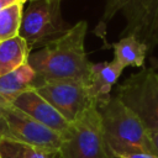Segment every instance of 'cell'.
Listing matches in <instances>:
<instances>
[{"mask_svg": "<svg viewBox=\"0 0 158 158\" xmlns=\"http://www.w3.org/2000/svg\"><path fill=\"white\" fill-rule=\"evenodd\" d=\"M86 28V22L79 21L54 42L30 53L27 63L36 73L33 89L54 80H74L90 85L93 63L84 49Z\"/></svg>", "mask_w": 158, "mask_h": 158, "instance_id": "1", "label": "cell"}, {"mask_svg": "<svg viewBox=\"0 0 158 158\" xmlns=\"http://www.w3.org/2000/svg\"><path fill=\"white\" fill-rule=\"evenodd\" d=\"M98 111L114 158L115 154L123 152H146L157 156L148 130L117 96H111L106 104L98 107Z\"/></svg>", "mask_w": 158, "mask_h": 158, "instance_id": "2", "label": "cell"}, {"mask_svg": "<svg viewBox=\"0 0 158 158\" xmlns=\"http://www.w3.org/2000/svg\"><path fill=\"white\" fill-rule=\"evenodd\" d=\"M60 1L28 0L22 14L19 36L26 41L30 51L48 46L70 28L62 17Z\"/></svg>", "mask_w": 158, "mask_h": 158, "instance_id": "3", "label": "cell"}, {"mask_svg": "<svg viewBox=\"0 0 158 158\" xmlns=\"http://www.w3.org/2000/svg\"><path fill=\"white\" fill-rule=\"evenodd\" d=\"M59 158H114L105 138L98 107L90 109L81 118L73 122L63 136Z\"/></svg>", "mask_w": 158, "mask_h": 158, "instance_id": "4", "label": "cell"}, {"mask_svg": "<svg viewBox=\"0 0 158 158\" xmlns=\"http://www.w3.org/2000/svg\"><path fill=\"white\" fill-rule=\"evenodd\" d=\"M116 96L131 109L148 131H158V79L152 68L132 74L117 86Z\"/></svg>", "mask_w": 158, "mask_h": 158, "instance_id": "5", "label": "cell"}, {"mask_svg": "<svg viewBox=\"0 0 158 158\" xmlns=\"http://www.w3.org/2000/svg\"><path fill=\"white\" fill-rule=\"evenodd\" d=\"M0 138L21 144L59 151L63 137L11 104L0 101Z\"/></svg>", "mask_w": 158, "mask_h": 158, "instance_id": "6", "label": "cell"}, {"mask_svg": "<svg viewBox=\"0 0 158 158\" xmlns=\"http://www.w3.org/2000/svg\"><path fill=\"white\" fill-rule=\"evenodd\" d=\"M121 11L126 19L123 36H135L148 49L158 44V0H106L104 21Z\"/></svg>", "mask_w": 158, "mask_h": 158, "instance_id": "7", "label": "cell"}, {"mask_svg": "<svg viewBox=\"0 0 158 158\" xmlns=\"http://www.w3.org/2000/svg\"><path fill=\"white\" fill-rule=\"evenodd\" d=\"M35 90L70 123L81 118L90 109L98 107L90 88L80 81H46Z\"/></svg>", "mask_w": 158, "mask_h": 158, "instance_id": "8", "label": "cell"}, {"mask_svg": "<svg viewBox=\"0 0 158 158\" xmlns=\"http://www.w3.org/2000/svg\"><path fill=\"white\" fill-rule=\"evenodd\" d=\"M21 110L41 125L57 132L62 137L69 131L72 123L67 121L47 100H44L35 89L27 90L21 94L11 104Z\"/></svg>", "mask_w": 158, "mask_h": 158, "instance_id": "9", "label": "cell"}, {"mask_svg": "<svg viewBox=\"0 0 158 158\" xmlns=\"http://www.w3.org/2000/svg\"><path fill=\"white\" fill-rule=\"evenodd\" d=\"M123 69L125 68L115 59H112L111 62L93 63L91 80L89 88L98 107L110 100L111 88L117 81Z\"/></svg>", "mask_w": 158, "mask_h": 158, "instance_id": "10", "label": "cell"}, {"mask_svg": "<svg viewBox=\"0 0 158 158\" xmlns=\"http://www.w3.org/2000/svg\"><path fill=\"white\" fill-rule=\"evenodd\" d=\"M35 79L36 73L28 63L7 74L0 75V101L12 104L21 94L33 89Z\"/></svg>", "mask_w": 158, "mask_h": 158, "instance_id": "11", "label": "cell"}, {"mask_svg": "<svg viewBox=\"0 0 158 158\" xmlns=\"http://www.w3.org/2000/svg\"><path fill=\"white\" fill-rule=\"evenodd\" d=\"M31 51L21 36L0 42V75L7 74L28 60Z\"/></svg>", "mask_w": 158, "mask_h": 158, "instance_id": "12", "label": "cell"}, {"mask_svg": "<svg viewBox=\"0 0 158 158\" xmlns=\"http://www.w3.org/2000/svg\"><path fill=\"white\" fill-rule=\"evenodd\" d=\"M114 59L123 68L126 67H142L149 51L147 44L136 38L135 36H123L118 42L112 43Z\"/></svg>", "mask_w": 158, "mask_h": 158, "instance_id": "13", "label": "cell"}, {"mask_svg": "<svg viewBox=\"0 0 158 158\" xmlns=\"http://www.w3.org/2000/svg\"><path fill=\"white\" fill-rule=\"evenodd\" d=\"M23 4H14L0 11V42L19 36Z\"/></svg>", "mask_w": 158, "mask_h": 158, "instance_id": "14", "label": "cell"}, {"mask_svg": "<svg viewBox=\"0 0 158 158\" xmlns=\"http://www.w3.org/2000/svg\"><path fill=\"white\" fill-rule=\"evenodd\" d=\"M25 144L0 138V156L1 158H23Z\"/></svg>", "mask_w": 158, "mask_h": 158, "instance_id": "15", "label": "cell"}, {"mask_svg": "<svg viewBox=\"0 0 158 158\" xmlns=\"http://www.w3.org/2000/svg\"><path fill=\"white\" fill-rule=\"evenodd\" d=\"M58 152L46 149V148H40V147H33V146H26L23 148V158H57Z\"/></svg>", "mask_w": 158, "mask_h": 158, "instance_id": "16", "label": "cell"}, {"mask_svg": "<svg viewBox=\"0 0 158 158\" xmlns=\"http://www.w3.org/2000/svg\"><path fill=\"white\" fill-rule=\"evenodd\" d=\"M115 158H158V156L146 152H123L115 154Z\"/></svg>", "mask_w": 158, "mask_h": 158, "instance_id": "17", "label": "cell"}, {"mask_svg": "<svg viewBox=\"0 0 158 158\" xmlns=\"http://www.w3.org/2000/svg\"><path fill=\"white\" fill-rule=\"evenodd\" d=\"M148 135H149V138H151V142L157 152V156H158V131H148Z\"/></svg>", "mask_w": 158, "mask_h": 158, "instance_id": "18", "label": "cell"}, {"mask_svg": "<svg viewBox=\"0 0 158 158\" xmlns=\"http://www.w3.org/2000/svg\"><path fill=\"white\" fill-rule=\"evenodd\" d=\"M5 1H7L10 5H14V4H26L28 0H5Z\"/></svg>", "mask_w": 158, "mask_h": 158, "instance_id": "19", "label": "cell"}, {"mask_svg": "<svg viewBox=\"0 0 158 158\" xmlns=\"http://www.w3.org/2000/svg\"><path fill=\"white\" fill-rule=\"evenodd\" d=\"M7 6H10V4H9L7 1H5V0H0V11H1L2 9H5V7H7Z\"/></svg>", "mask_w": 158, "mask_h": 158, "instance_id": "20", "label": "cell"}, {"mask_svg": "<svg viewBox=\"0 0 158 158\" xmlns=\"http://www.w3.org/2000/svg\"><path fill=\"white\" fill-rule=\"evenodd\" d=\"M156 73H157V79H158V72H156Z\"/></svg>", "mask_w": 158, "mask_h": 158, "instance_id": "21", "label": "cell"}, {"mask_svg": "<svg viewBox=\"0 0 158 158\" xmlns=\"http://www.w3.org/2000/svg\"><path fill=\"white\" fill-rule=\"evenodd\" d=\"M0 158H1V156H0Z\"/></svg>", "mask_w": 158, "mask_h": 158, "instance_id": "22", "label": "cell"}]
</instances>
